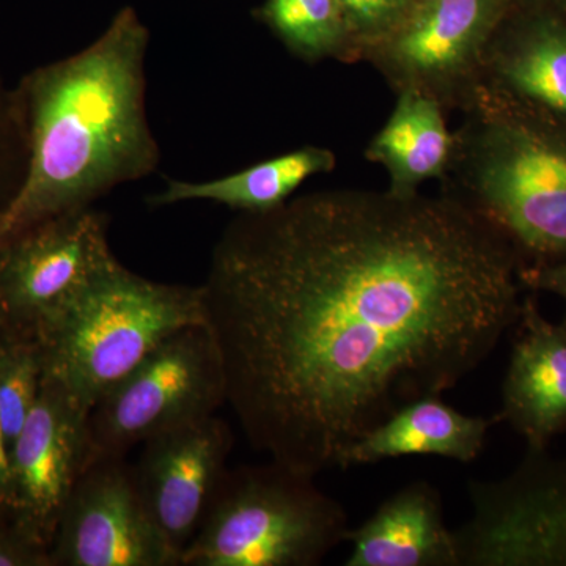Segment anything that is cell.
<instances>
[{"label": "cell", "instance_id": "obj_6", "mask_svg": "<svg viewBox=\"0 0 566 566\" xmlns=\"http://www.w3.org/2000/svg\"><path fill=\"white\" fill-rule=\"evenodd\" d=\"M223 403L227 378L214 335L205 323L185 327L93 405L91 463L126 457L153 436L214 416Z\"/></svg>", "mask_w": 566, "mask_h": 566}, {"label": "cell", "instance_id": "obj_21", "mask_svg": "<svg viewBox=\"0 0 566 566\" xmlns=\"http://www.w3.org/2000/svg\"><path fill=\"white\" fill-rule=\"evenodd\" d=\"M344 17L353 63L363 62L376 44L392 35L416 9V0H337Z\"/></svg>", "mask_w": 566, "mask_h": 566}, {"label": "cell", "instance_id": "obj_17", "mask_svg": "<svg viewBox=\"0 0 566 566\" xmlns=\"http://www.w3.org/2000/svg\"><path fill=\"white\" fill-rule=\"evenodd\" d=\"M444 112L422 93H397L389 120L365 150V158L389 175L390 192L416 196L424 182L442 180L453 151V133Z\"/></svg>", "mask_w": 566, "mask_h": 566}, {"label": "cell", "instance_id": "obj_28", "mask_svg": "<svg viewBox=\"0 0 566 566\" xmlns=\"http://www.w3.org/2000/svg\"><path fill=\"white\" fill-rule=\"evenodd\" d=\"M433 2V0H416V7L427 6V3Z\"/></svg>", "mask_w": 566, "mask_h": 566}, {"label": "cell", "instance_id": "obj_2", "mask_svg": "<svg viewBox=\"0 0 566 566\" xmlns=\"http://www.w3.org/2000/svg\"><path fill=\"white\" fill-rule=\"evenodd\" d=\"M150 32L125 7L92 44L22 77L14 87L28 167L0 218V245L40 223L91 208L159 164L145 107Z\"/></svg>", "mask_w": 566, "mask_h": 566}, {"label": "cell", "instance_id": "obj_18", "mask_svg": "<svg viewBox=\"0 0 566 566\" xmlns=\"http://www.w3.org/2000/svg\"><path fill=\"white\" fill-rule=\"evenodd\" d=\"M337 166L329 148L305 145L248 169L208 181L169 180L148 199L153 208L193 200L221 203L238 212H268L289 202L308 178L333 172Z\"/></svg>", "mask_w": 566, "mask_h": 566}, {"label": "cell", "instance_id": "obj_11", "mask_svg": "<svg viewBox=\"0 0 566 566\" xmlns=\"http://www.w3.org/2000/svg\"><path fill=\"white\" fill-rule=\"evenodd\" d=\"M88 415L63 387L43 378L39 400L10 449L11 509L50 547L66 499L91 463Z\"/></svg>", "mask_w": 566, "mask_h": 566}, {"label": "cell", "instance_id": "obj_8", "mask_svg": "<svg viewBox=\"0 0 566 566\" xmlns=\"http://www.w3.org/2000/svg\"><path fill=\"white\" fill-rule=\"evenodd\" d=\"M117 262L106 216L92 208L33 227L0 245V315L40 337Z\"/></svg>", "mask_w": 566, "mask_h": 566}, {"label": "cell", "instance_id": "obj_27", "mask_svg": "<svg viewBox=\"0 0 566 566\" xmlns=\"http://www.w3.org/2000/svg\"><path fill=\"white\" fill-rule=\"evenodd\" d=\"M14 512L11 510L10 505H7L6 502L0 501V523L9 520V517L13 516Z\"/></svg>", "mask_w": 566, "mask_h": 566}, {"label": "cell", "instance_id": "obj_22", "mask_svg": "<svg viewBox=\"0 0 566 566\" xmlns=\"http://www.w3.org/2000/svg\"><path fill=\"white\" fill-rule=\"evenodd\" d=\"M28 167V136L14 88L0 73V218L13 202Z\"/></svg>", "mask_w": 566, "mask_h": 566}, {"label": "cell", "instance_id": "obj_1", "mask_svg": "<svg viewBox=\"0 0 566 566\" xmlns=\"http://www.w3.org/2000/svg\"><path fill=\"white\" fill-rule=\"evenodd\" d=\"M520 271L509 241L444 193L333 189L240 212L202 283L227 405L275 463L338 468L485 363L520 316Z\"/></svg>", "mask_w": 566, "mask_h": 566}, {"label": "cell", "instance_id": "obj_10", "mask_svg": "<svg viewBox=\"0 0 566 566\" xmlns=\"http://www.w3.org/2000/svg\"><path fill=\"white\" fill-rule=\"evenodd\" d=\"M52 566H181L151 520L126 457L84 469L66 499L51 545Z\"/></svg>", "mask_w": 566, "mask_h": 566}, {"label": "cell", "instance_id": "obj_4", "mask_svg": "<svg viewBox=\"0 0 566 566\" xmlns=\"http://www.w3.org/2000/svg\"><path fill=\"white\" fill-rule=\"evenodd\" d=\"M205 323L202 285H170L115 262L40 335L44 378L87 411L164 340Z\"/></svg>", "mask_w": 566, "mask_h": 566}, {"label": "cell", "instance_id": "obj_12", "mask_svg": "<svg viewBox=\"0 0 566 566\" xmlns=\"http://www.w3.org/2000/svg\"><path fill=\"white\" fill-rule=\"evenodd\" d=\"M232 447V428L216 416L144 442L134 465L137 486L151 520L180 556L202 526Z\"/></svg>", "mask_w": 566, "mask_h": 566}, {"label": "cell", "instance_id": "obj_20", "mask_svg": "<svg viewBox=\"0 0 566 566\" xmlns=\"http://www.w3.org/2000/svg\"><path fill=\"white\" fill-rule=\"evenodd\" d=\"M43 378V349L39 337L6 327L0 344V424L9 457L11 446L39 400Z\"/></svg>", "mask_w": 566, "mask_h": 566}, {"label": "cell", "instance_id": "obj_24", "mask_svg": "<svg viewBox=\"0 0 566 566\" xmlns=\"http://www.w3.org/2000/svg\"><path fill=\"white\" fill-rule=\"evenodd\" d=\"M524 290L532 293H551L566 304V262L542 268H523L520 271Z\"/></svg>", "mask_w": 566, "mask_h": 566}, {"label": "cell", "instance_id": "obj_29", "mask_svg": "<svg viewBox=\"0 0 566 566\" xmlns=\"http://www.w3.org/2000/svg\"><path fill=\"white\" fill-rule=\"evenodd\" d=\"M3 327H6V323H3L2 315H0V331H2Z\"/></svg>", "mask_w": 566, "mask_h": 566}, {"label": "cell", "instance_id": "obj_15", "mask_svg": "<svg viewBox=\"0 0 566 566\" xmlns=\"http://www.w3.org/2000/svg\"><path fill=\"white\" fill-rule=\"evenodd\" d=\"M346 566H460L455 534L431 483L416 480L387 497L360 526L349 528Z\"/></svg>", "mask_w": 566, "mask_h": 566}, {"label": "cell", "instance_id": "obj_5", "mask_svg": "<svg viewBox=\"0 0 566 566\" xmlns=\"http://www.w3.org/2000/svg\"><path fill=\"white\" fill-rule=\"evenodd\" d=\"M344 505L271 460L227 469L181 566H316L346 542Z\"/></svg>", "mask_w": 566, "mask_h": 566}, {"label": "cell", "instance_id": "obj_3", "mask_svg": "<svg viewBox=\"0 0 566 566\" xmlns=\"http://www.w3.org/2000/svg\"><path fill=\"white\" fill-rule=\"evenodd\" d=\"M460 112L441 193L497 230L521 270L566 262V117L483 82Z\"/></svg>", "mask_w": 566, "mask_h": 566}, {"label": "cell", "instance_id": "obj_16", "mask_svg": "<svg viewBox=\"0 0 566 566\" xmlns=\"http://www.w3.org/2000/svg\"><path fill=\"white\" fill-rule=\"evenodd\" d=\"M491 420L463 415L441 397L406 405L345 450L338 468L375 464L401 457H439L472 463L482 453Z\"/></svg>", "mask_w": 566, "mask_h": 566}, {"label": "cell", "instance_id": "obj_14", "mask_svg": "<svg viewBox=\"0 0 566 566\" xmlns=\"http://www.w3.org/2000/svg\"><path fill=\"white\" fill-rule=\"evenodd\" d=\"M482 82L566 117V11L513 6L488 44Z\"/></svg>", "mask_w": 566, "mask_h": 566}, {"label": "cell", "instance_id": "obj_25", "mask_svg": "<svg viewBox=\"0 0 566 566\" xmlns=\"http://www.w3.org/2000/svg\"><path fill=\"white\" fill-rule=\"evenodd\" d=\"M6 327L0 331V344H2ZM0 501L11 506L9 449H7L6 438H3L2 424H0Z\"/></svg>", "mask_w": 566, "mask_h": 566}, {"label": "cell", "instance_id": "obj_23", "mask_svg": "<svg viewBox=\"0 0 566 566\" xmlns=\"http://www.w3.org/2000/svg\"><path fill=\"white\" fill-rule=\"evenodd\" d=\"M0 566H52L51 547L13 515L0 523Z\"/></svg>", "mask_w": 566, "mask_h": 566}, {"label": "cell", "instance_id": "obj_13", "mask_svg": "<svg viewBox=\"0 0 566 566\" xmlns=\"http://www.w3.org/2000/svg\"><path fill=\"white\" fill-rule=\"evenodd\" d=\"M495 417L526 441L546 450L566 431V319L553 323L534 296H524Z\"/></svg>", "mask_w": 566, "mask_h": 566}, {"label": "cell", "instance_id": "obj_26", "mask_svg": "<svg viewBox=\"0 0 566 566\" xmlns=\"http://www.w3.org/2000/svg\"><path fill=\"white\" fill-rule=\"evenodd\" d=\"M513 6L566 11V0H513Z\"/></svg>", "mask_w": 566, "mask_h": 566}, {"label": "cell", "instance_id": "obj_7", "mask_svg": "<svg viewBox=\"0 0 566 566\" xmlns=\"http://www.w3.org/2000/svg\"><path fill=\"white\" fill-rule=\"evenodd\" d=\"M468 494L460 566H566V460L527 449L512 474L471 480Z\"/></svg>", "mask_w": 566, "mask_h": 566}, {"label": "cell", "instance_id": "obj_19", "mask_svg": "<svg viewBox=\"0 0 566 566\" xmlns=\"http://www.w3.org/2000/svg\"><path fill=\"white\" fill-rule=\"evenodd\" d=\"M259 18L301 61L353 63L337 0H266Z\"/></svg>", "mask_w": 566, "mask_h": 566}, {"label": "cell", "instance_id": "obj_9", "mask_svg": "<svg viewBox=\"0 0 566 566\" xmlns=\"http://www.w3.org/2000/svg\"><path fill=\"white\" fill-rule=\"evenodd\" d=\"M512 7L513 0H433L416 7L364 62L395 93H422L444 111H460L482 84L488 44Z\"/></svg>", "mask_w": 566, "mask_h": 566}]
</instances>
